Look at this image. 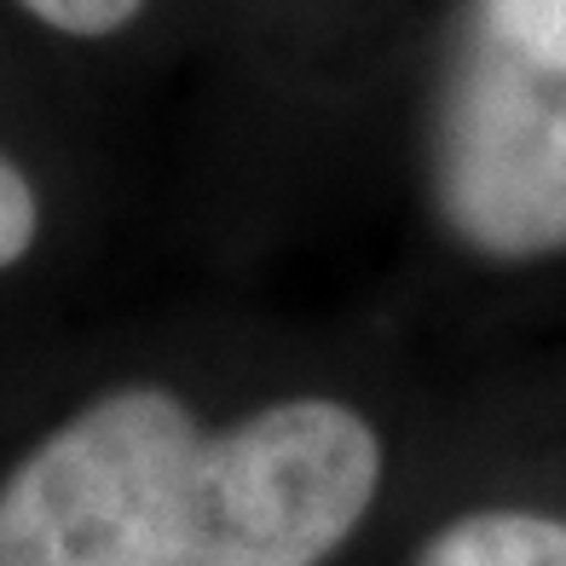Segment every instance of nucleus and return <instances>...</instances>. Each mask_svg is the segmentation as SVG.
I'll use <instances>...</instances> for the list:
<instances>
[{
    "label": "nucleus",
    "instance_id": "f257e3e1",
    "mask_svg": "<svg viewBox=\"0 0 566 566\" xmlns=\"http://www.w3.org/2000/svg\"><path fill=\"white\" fill-rule=\"evenodd\" d=\"M376 485V428L336 399L209 433L174 394L122 388L0 480V566H318Z\"/></svg>",
    "mask_w": 566,
    "mask_h": 566
},
{
    "label": "nucleus",
    "instance_id": "f03ea898",
    "mask_svg": "<svg viewBox=\"0 0 566 566\" xmlns=\"http://www.w3.org/2000/svg\"><path fill=\"white\" fill-rule=\"evenodd\" d=\"M433 197L469 249H566V0H462L433 116Z\"/></svg>",
    "mask_w": 566,
    "mask_h": 566
},
{
    "label": "nucleus",
    "instance_id": "7ed1b4c3",
    "mask_svg": "<svg viewBox=\"0 0 566 566\" xmlns=\"http://www.w3.org/2000/svg\"><path fill=\"white\" fill-rule=\"evenodd\" d=\"M417 566H566V521L526 509H480L433 532Z\"/></svg>",
    "mask_w": 566,
    "mask_h": 566
},
{
    "label": "nucleus",
    "instance_id": "20e7f679",
    "mask_svg": "<svg viewBox=\"0 0 566 566\" xmlns=\"http://www.w3.org/2000/svg\"><path fill=\"white\" fill-rule=\"evenodd\" d=\"M35 226H41V209H35L30 174H23L12 157H0V272L30 254Z\"/></svg>",
    "mask_w": 566,
    "mask_h": 566
},
{
    "label": "nucleus",
    "instance_id": "39448f33",
    "mask_svg": "<svg viewBox=\"0 0 566 566\" xmlns=\"http://www.w3.org/2000/svg\"><path fill=\"white\" fill-rule=\"evenodd\" d=\"M18 7L35 12L46 30H59V35H111L145 7V0H18Z\"/></svg>",
    "mask_w": 566,
    "mask_h": 566
}]
</instances>
